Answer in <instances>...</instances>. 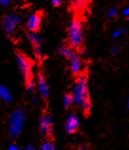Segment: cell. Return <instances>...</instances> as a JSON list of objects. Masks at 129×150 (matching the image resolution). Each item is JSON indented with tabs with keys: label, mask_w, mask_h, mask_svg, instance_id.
Returning a JSON list of instances; mask_svg holds the SVG:
<instances>
[{
	"label": "cell",
	"mask_w": 129,
	"mask_h": 150,
	"mask_svg": "<svg viewBox=\"0 0 129 150\" xmlns=\"http://www.w3.org/2000/svg\"><path fill=\"white\" fill-rule=\"evenodd\" d=\"M71 95L74 104L80 108L82 111L87 113L90 110L91 102H90L89 97L88 78L87 74H81L77 76Z\"/></svg>",
	"instance_id": "cell-1"
},
{
	"label": "cell",
	"mask_w": 129,
	"mask_h": 150,
	"mask_svg": "<svg viewBox=\"0 0 129 150\" xmlns=\"http://www.w3.org/2000/svg\"><path fill=\"white\" fill-rule=\"evenodd\" d=\"M67 40L70 46L73 49H80L84 42L83 24L79 18H74L67 28Z\"/></svg>",
	"instance_id": "cell-2"
},
{
	"label": "cell",
	"mask_w": 129,
	"mask_h": 150,
	"mask_svg": "<svg viewBox=\"0 0 129 150\" xmlns=\"http://www.w3.org/2000/svg\"><path fill=\"white\" fill-rule=\"evenodd\" d=\"M25 126V110L22 109L15 110L11 113L9 122V132L14 137L21 134Z\"/></svg>",
	"instance_id": "cell-3"
},
{
	"label": "cell",
	"mask_w": 129,
	"mask_h": 150,
	"mask_svg": "<svg viewBox=\"0 0 129 150\" xmlns=\"http://www.w3.org/2000/svg\"><path fill=\"white\" fill-rule=\"evenodd\" d=\"M23 22V19L19 14L11 12L8 13L2 18V25L6 34L9 37H14L16 28Z\"/></svg>",
	"instance_id": "cell-4"
},
{
	"label": "cell",
	"mask_w": 129,
	"mask_h": 150,
	"mask_svg": "<svg viewBox=\"0 0 129 150\" xmlns=\"http://www.w3.org/2000/svg\"><path fill=\"white\" fill-rule=\"evenodd\" d=\"M15 61L23 78L26 80L32 78V62L31 59L26 55L22 53H18L16 55Z\"/></svg>",
	"instance_id": "cell-5"
},
{
	"label": "cell",
	"mask_w": 129,
	"mask_h": 150,
	"mask_svg": "<svg viewBox=\"0 0 129 150\" xmlns=\"http://www.w3.org/2000/svg\"><path fill=\"white\" fill-rule=\"evenodd\" d=\"M40 132L44 137H49L52 134V117L48 112H45L40 118Z\"/></svg>",
	"instance_id": "cell-6"
},
{
	"label": "cell",
	"mask_w": 129,
	"mask_h": 150,
	"mask_svg": "<svg viewBox=\"0 0 129 150\" xmlns=\"http://www.w3.org/2000/svg\"><path fill=\"white\" fill-rule=\"evenodd\" d=\"M42 23V14L40 12H34L28 17L27 28L29 32H37Z\"/></svg>",
	"instance_id": "cell-7"
},
{
	"label": "cell",
	"mask_w": 129,
	"mask_h": 150,
	"mask_svg": "<svg viewBox=\"0 0 129 150\" xmlns=\"http://www.w3.org/2000/svg\"><path fill=\"white\" fill-rule=\"evenodd\" d=\"M80 127V119L76 114H70L67 117L64 129L67 134H73L78 130Z\"/></svg>",
	"instance_id": "cell-8"
},
{
	"label": "cell",
	"mask_w": 129,
	"mask_h": 150,
	"mask_svg": "<svg viewBox=\"0 0 129 150\" xmlns=\"http://www.w3.org/2000/svg\"><path fill=\"white\" fill-rule=\"evenodd\" d=\"M70 72L72 73L73 75L75 76H80L81 74H83V62L81 61V58L78 54L74 53L73 54L70 59Z\"/></svg>",
	"instance_id": "cell-9"
},
{
	"label": "cell",
	"mask_w": 129,
	"mask_h": 150,
	"mask_svg": "<svg viewBox=\"0 0 129 150\" xmlns=\"http://www.w3.org/2000/svg\"><path fill=\"white\" fill-rule=\"evenodd\" d=\"M36 84H37L38 91H39L40 96L44 98V99H47V98L49 96V87L48 81H47L45 76L43 74L38 75Z\"/></svg>",
	"instance_id": "cell-10"
},
{
	"label": "cell",
	"mask_w": 129,
	"mask_h": 150,
	"mask_svg": "<svg viewBox=\"0 0 129 150\" xmlns=\"http://www.w3.org/2000/svg\"><path fill=\"white\" fill-rule=\"evenodd\" d=\"M0 99H2L4 102L10 103L12 101V93L6 86L0 84Z\"/></svg>",
	"instance_id": "cell-11"
},
{
	"label": "cell",
	"mask_w": 129,
	"mask_h": 150,
	"mask_svg": "<svg viewBox=\"0 0 129 150\" xmlns=\"http://www.w3.org/2000/svg\"><path fill=\"white\" fill-rule=\"evenodd\" d=\"M27 38H28V41L33 45V47L34 46H41L42 38L38 32H29L28 34Z\"/></svg>",
	"instance_id": "cell-12"
},
{
	"label": "cell",
	"mask_w": 129,
	"mask_h": 150,
	"mask_svg": "<svg viewBox=\"0 0 129 150\" xmlns=\"http://www.w3.org/2000/svg\"><path fill=\"white\" fill-rule=\"evenodd\" d=\"M58 52L61 54L63 57H64L66 59H70L71 56L75 53L74 50H73V48H71L70 45H64L59 46Z\"/></svg>",
	"instance_id": "cell-13"
},
{
	"label": "cell",
	"mask_w": 129,
	"mask_h": 150,
	"mask_svg": "<svg viewBox=\"0 0 129 150\" xmlns=\"http://www.w3.org/2000/svg\"><path fill=\"white\" fill-rule=\"evenodd\" d=\"M88 0H70L71 2V7L76 11L83 10V8L87 6Z\"/></svg>",
	"instance_id": "cell-14"
},
{
	"label": "cell",
	"mask_w": 129,
	"mask_h": 150,
	"mask_svg": "<svg viewBox=\"0 0 129 150\" xmlns=\"http://www.w3.org/2000/svg\"><path fill=\"white\" fill-rule=\"evenodd\" d=\"M73 104H74V101H73L71 93H64L63 96V105L64 106V108H70Z\"/></svg>",
	"instance_id": "cell-15"
},
{
	"label": "cell",
	"mask_w": 129,
	"mask_h": 150,
	"mask_svg": "<svg viewBox=\"0 0 129 150\" xmlns=\"http://www.w3.org/2000/svg\"><path fill=\"white\" fill-rule=\"evenodd\" d=\"M26 87L29 93H32L34 91V89L36 87V82L32 78L29 79L28 80H26Z\"/></svg>",
	"instance_id": "cell-16"
},
{
	"label": "cell",
	"mask_w": 129,
	"mask_h": 150,
	"mask_svg": "<svg viewBox=\"0 0 129 150\" xmlns=\"http://www.w3.org/2000/svg\"><path fill=\"white\" fill-rule=\"evenodd\" d=\"M40 150H56V146H55L54 143L50 142V141H47L44 144H42Z\"/></svg>",
	"instance_id": "cell-17"
},
{
	"label": "cell",
	"mask_w": 129,
	"mask_h": 150,
	"mask_svg": "<svg viewBox=\"0 0 129 150\" xmlns=\"http://www.w3.org/2000/svg\"><path fill=\"white\" fill-rule=\"evenodd\" d=\"M33 53L34 57L37 59L38 62H41L43 59V52L41 49V46H34L33 47Z\"/></svg>",
	"instance_id": "cell-18"
},
{
	"label": "cell",
	"mask_w": 129,
	"mask_h": 150,
	"mask_svg": "<svg viewBox=\"0 0 129 150\" xmlns=\"http://www.w3.org/2000/svg\"><path fill=\"white\" fill-rule=\"evenodd\" d=\"M126 32H127V28H118V29H116V30H114V32L112 33V36H113V38H119V37L124 35Z\"/></svg>",
	"instance_id": "cell-19"
},
{
	"label": "cell",
	"mask_w": 129,
	"mask_h": 150,
	"mask_svg": "<svg viewBox=\"0 0 129 150\" xmlns=\"http://www.w3.org/2000/svg\"><path fill=\"white\" fill-rule=\"evenodd\" d=\"M106 15L109 19H114L118 15V10L116 8H110L106 12Z\"/></svg>",
	"instance_id": "cell-20"
},
{
	"label": "cell",
	"mask_w": 129,
	"mask_h": 150,
	"mask_svg": "<svg viewBox=\"0 0 129 150\" xmlns=\"http://www.w3.org/2000/svg\"><path fill=\"white\" fill-rule=\"evenodd\" d=\"M7 150H21V148L16 144H11L8 146V149Z\"/></svg>",
	"instance_id": "cell-21"
},
{
	"label": "cell",
	"mask_w": 129,
	"mask_h": 150,
	"mask_svg": "<svg viewBox=\"0 0 129 150\" xmlns=\"http://www.w3.org/2000/svg\"><path fill=\"white\" fill-rule=\"evenodd\" d=\"M110 50H111V53L116 55V54H118L120 52V47H119L118 45H114V46H112V47H111Z\"/></svg>",
	"instance_id": "cell-22"
},
{
	"label": "cell",
	"mask_w": 129,
	"mask_h": 150,
	"mask_svg": "<svg viewBox=\"0 0 129 150\" xmlns=\"http://www.w3.org/2000/svg\"><path fill=\"white\" fill-rule=\"evenodd\" d=\"M63 0H51V3L54 7H59L62 4Z\"/></svg>",
	"instance_id": "cell-23"
},
{
	"label": "cell",
	"mask_w": 129,
	"mask_h": 150,
	"mask_svg": "<svg viewBox=\"0 0 129 150\" xmlns=\"http://www.w3.org/2000/svg\"><path fill=\"white\" fill-rule=\"evenodd\" d=\"M122 14L123 16H125V17H128L129 16V6L124 8V10L123 11V12H122Z\"/></svg>",
	"instance_id": "cell-24"
},
{
	"label": "cell",
	"mask_w": 129,
	"mask_h": 150,
	"mask_svg": "<svg viewBox=\"0 0 129 150\" xmlns=\"http://www.w3.org/2000/svg\"><path fill=\"white\" fill-rule=\"evenodd\" d=\"M0 4L3 6H9L11 4V0H0Z\"/></svg>",
	"instance_id": "cell-25"
},
{
	"label": "cell",
	"mask_w": 129,
	"mask_h": 150,
	"mask_svg": "<svg viewBox=\"0 0 129 150\" xmlns=\"http://www.w3.org/2000/svg\"><path fill=\"white\" fill-rule=\"evenodd\" d=\"M36 148H35V146H34L33 144H28L27 146L25 147V149L24 150H35Z\"/></svg>",
	"instance_id": "cell-26"
},
{
	"label": "cell",
	"mask_w": 129,
	"mask_h": 150,
	"mask_svg": "<svg viewBox=\"0 0 129 150\" xmlns=\"http://www.w3.org/2000/svg\"><path fill=\"white\" fill-rule=\"evenodd\" d=\"M78 150H88V149H87V147H85V146H81Z\"/></svg>",
	"instance_id": "cell-27"
},
{
	"label": "cell",
	"mask_w": 129,
	"mask_h": 150,
	"mask_svg": "<svg viewBox=\"0 0 129 150\" xmlns=\"http://www.w3.org/2000/svg\"><path fill=\"white\" fill-rule=\"evenodd\" d=\"M126 106H127V109H129V96L127 98V103H126Z\"/></svg>",
	"instance_id": "cell-28"
},
{
	"label": "cell",
	"mask_w": 129,
	"mask_h": 150,
	"mask_svg": "<svg viewBox=\"0 0 129 150\" xmlns=\"http://www.w3.org/2000/svg\"><path fill=\"white\" fill-rule=\"evenodd\" d=\"M126 18H127V21H128V22H129V16H128V17H126Z\"/></svg>",
	"instance_id": "cell-29"
}]
</instances>
